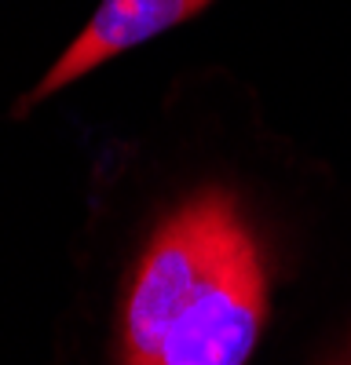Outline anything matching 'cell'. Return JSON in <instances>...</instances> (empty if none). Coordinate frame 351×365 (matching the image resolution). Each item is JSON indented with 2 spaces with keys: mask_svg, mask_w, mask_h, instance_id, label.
<instances>
[{
  "mask_svg": "<svg viewBox=\"0 0 351 365\" xmlns=\"http://www.w3.org/2000/svg\"><path fill=\"white\" fill-rule=\"evenodd\" d=\"M213 0H103L96 8L92 22L73 37V44L55 58V66L37 81V88L22 96L19 113L34 110L41 99L63 91L66 84L81 81L84 73H92L96 66L110 63L113 55H121L136 44L154 41L165 29L180 26L205 11Z\"/></svg>",
  "mask_w": 351,
  "mask_h": 365,
  "instance_id": "cell-2",
  "label": "cell"
},
{
  "mask_svg": "<svg viewBox=\"0 0 351 365\" xmlns=\"http://www.w3.org/2000/svg\"><path fill=\"white\" fill-rule=\"evenodd\" d=\"M347 365H351V361H347Z\"/></svg>",
  "mask_w": 351,
  "mask_h": 365,
  "instance_id": "cell-3",
  "label": "cell"
},
{
  "mask_svg": "<svg viewBox=\"0 0 351 365\" xmlns=\"http://www.w3.org/2000/svg\"><path fill=\"white\" fill-rule=\"evenodd\" d=\"M263 318L260 245L227 190H201L151 237L121 318L125 365H245Z\"/></svg>",
  "mask_w": 351,
  "mask_h": 365,
  "instance_id": "cell-1",
  "label": "cell"
}]
</instances>
